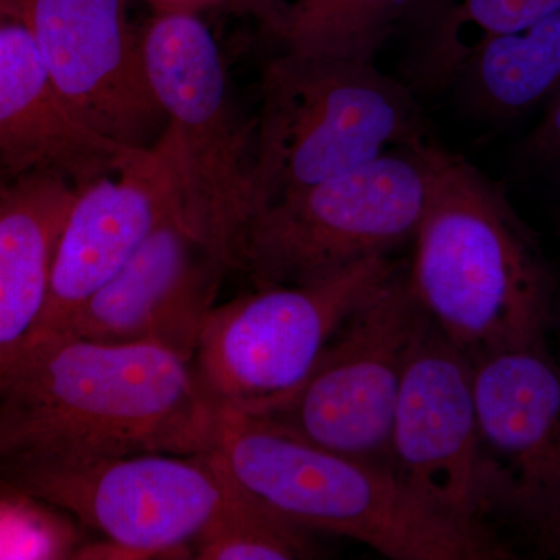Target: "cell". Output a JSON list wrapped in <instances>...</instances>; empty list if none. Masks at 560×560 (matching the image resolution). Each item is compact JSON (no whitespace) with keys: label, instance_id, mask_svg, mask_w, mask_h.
<instances>
[{"label":"cell","instance_id":"obj_1","mask_svg":"<svg viewBox=\"0 0 560 560\" xmlns=\"http://www.w3.org/2000/svg\"><path fill=\"white\" fill-rule=\"evenodd\" d=\"M215 407L158 346L22 342L0 359V478L40 467L208 453Z\"/></svg>","mask_w":560,"mask_h":560},{"label":"cell","instance_id":"obj_2","mask_svg":"<svg viewBox=\"0 0 560 560\" xmlns=\"http://www.w3.org/2000/svg\"><path fill=\"white\" fill-rule=\"evenodd\" d=\"M415 241L412 296L470 360L547 345L558 270L503 187L434 143Z\"/></svg>","mask_w":560,"mask_h":560},{"label":"cell","instance_id":"obj_3","mask_svg":"<svg viewBox=\"0 0 560 560\" xmlns=\"http://www.w3.org/2000/svg\"><path fill=\"white\" fill-rule=\"evenodd\" d=\"M209 453L250 495L311 533L350 537L394 560L512 558L488 529L427 510L388 467L327 451L257 416L215 408Z\"/></svg>","mask_w":560,"mask_h":560},{"label":"cell","instance_id":"obj_4","mask_svg":"<svg viewBox=\"0 0 560 560\" xmlns=\"http://www.w3.org/2000/svg\"><path fill=\"white\" fill-rule=\"evenodd\" d=\"M422 139L411 91L374 61L283 50L261 72L254 217L285 195Z\"/></svg>","mask_w":560,"mask_h":560},{"label":"cell","instance_id":"obj_5","mask_svg":"<svg viewBox=\"0 0 560 560\" xmlns=\"http://www.w3.org/2000/svg\"><path fill=\"white\" fill-rule=\"evenodd\" d=\"M151 88L165 117L162 145L178 186L180 215L224 272L237 271L254 219V128L232 101L212 32L197 11H168L140 35Z\"/></svg>","mask_w":560,"mask_h":560},{"label":"cell","instance_id":"obj_6","mask_svg":"<svg viewBox=\"0 0 560 560\" xmlns=\"http://www.w3.org/2000/svg\"><path fill=\"white\" fill-rule=\"evenodd\" d=\"M427 140L285 195L256 213L238 257L254 289L308 285L415 237L431 180Z\"/></svg>","mask_w":560,"mask_h":560},{"label":"cell","instance_id":"obj_7","mask_svg":"<svg viewBox=\"0 0 560 560\" xmlns=\"http://www.w3.org/2000/svg\"><path fill=\"white\" fill-rule=\"evenodd\" d=\"M399 270L388 254L308 285L254 289L217 305L191 368L215 408L260 416L293 396L346 319Z\"/></svg>","mask_w":560,"mask_h":560},{"label":"cell","instance_id":"obj_8","mask_svg":"<svg viewBox=\"0 0 560 560\" xmlns=\"http://www.w3.org/2000/svg\"><path fill=\"white\" fill-rule=\"evenodd\" d=\"M425 320L407 271L399 268L346 319L296 393L257 418L327 451L390 469L401 381Z\"/></svg>","mask_w":560,"mask_h":560},{"label":"cell","instance_id":"obj_9","mask_svg":"<svg viewBox=\"0 0 560 560\" xmlns=\"http://www.w3.org/2000/svg\"><path fill=\"white\" fill-rule=\"evenodd\" d=\"M226 471L212 453H142L18 471L0 492L31 495L97 530L125 560L191 558Z\"/></svg>","mask_w":560,"mask_h":560},{"label":"cell","instance_id":"obj_10","mask_svg":"<svg viewBox=\"0 0 560 560\" xmlns=\"http://www.w3.org/2000/svg\"><path fill=\"white\" fill-rule=\"evenodd\" d=\"M482 515L539 528L560 512V366L548 345L471 360Z\"/></svg>","mask_w":560,"mask_h":560},{"label":"cell","instance_id":"obj_11","mask_svg":"<svg viewBox=\"0 0 560 560\" xmlns=\"http://www.w3.org/2000/svg\"><path fill=\"white\" fill-rule=\"evenodd\" d=\"M70 113L103 138L150 150L167 130L125 0H10Z\"/></svg>","mask_w":560,"mask_h":560},{"label":"cell","instance_id":"obj_12","mask_svg":"<svg viewBox=\"0 0 560 560\" xmlns=\"http://www.w3.org/2000/svg\"><path fill=\"white\" fill-rule=\"evenodd\" d=\"M477 444L471 360L427 316L401 381L390 470L433 514L463 528L486 529Z\"/></svg>","mask_w":560,"mask_h":560},{"label":"cell","instance_id":"obj_13","mask_svg":"<svg viewBox=\"0 0 560 560\" xmlns=\"http://www.w3.org/2000/svg\"><path fill=\"white\" fill-rule=\"evenodd\" d=\"M224 275L173 212L55 338L158 346L191 363Z\"/></svg>","mask_w":560,"mask_h":560},{"label":"cell","instance_id":"obj_14","mask_svg":"<svg viewBox=\"0 0 560 560\" xmlns=\"http://www.w3.org/2000/svg\"><path fill=\"white\" fill-rule=\"evenodd\" d=\"M173 212L180 213L178 186L161 140L153 149L139 150L120 171L80 187L55 250L46 304L22 342L60 335Z\"/></svg>","mask_w":560,"mask_h":560},{"label":"cell","instance_id":"obj_15","mask_svg":"<svg viewBox=\"0 0 560 560\" xmlns=\"http://www.w3.org/2000/svg\"><path fill=\"white\" fill-rule=\"evenodd\" d=\"M139 150L103 138L62 102L27 25L0 11V173H49L77 189L120 171Z\"/></svg>","mask_w":560,"mask_h":560},{"label":"cell","instance_id":"obj_16","mask_svg":"<svg viewBox=\"0 0 560 560\" xmlns=\"http://www.w3.org/2000/svg\"><path fill=\"white\" fill-rule=\"evenodd\" d=\"M77 191L60 176L36 173L11 180L0 197V359L38 323Z\"/></svg>","mask_w":560,"mask_h":560},{"label":"cell","instance_id":"obj_17","mask_svg":"<svg viewBox=\"0 0 560 560\" xmlns=\"http://www.w3.org/2000/svg\"><path fill=\"white\" fill-rule=\"evenodd\" d=\"M447 83L486 120H511L547 105L560 90V10L478 40L456 62Z\"/></svg>","mask_w":560,"mask_h":560},{"label":"cell","instance_id":"obj_18","mask_svg":"<svg viewBox=\"0 0 560 560\" xmlns=\"http://www.w3.org/2000/svg\"><path fill=\"white\" fill-rule=\"evenodd\" d=\"M407 0H293L259 11L285 51L374 61Z\"/></svg>","mask_w":560,"mask_h":560},{"label":"cell","instance_id":"obj_19","mask_svg":"<svg viewBox=\"0 0 560 560\" xmlns=\"http://www.w3.org/2000/svg\"><path fill=\"white\" fill-rule=\"evenodd\" d=\"M194 555L201 560H293L318 558L319 550L311 530L270 510L226 471L223 500L195 540Z\"/></svg>","mask_w":560,"mask_h":560},{"label":"cell","instance_id":"obj_20","mask_svg":"<svg viewBox=\"0 0 560 560\" xmlns=\"http://www.w3.org/2000/svg\"><path fill=\"white\" fill-rule=\"evenodd\" d=\"M83 545L79 523L31 495L0 492V560L73 559Z\"/></svg>","mask_w":560,"mask_h":560},{"label":"cell","instance_id":"obj_21","mask_svg":"<svg viewBox=\"0 0 560 560\" xmlns=\"http://www.w3.org/2000/svg\"><path fill=\"white\" fill-rule=\"evenodd\" d=\"M517 160L530 175L560 183V90L545 105L539 124L523 139Z\"/></svg>","mask_w":560,"mask_h":560},{"label":"cell","instance_id":"obj_22","mask_svg":"<svg viewBox=\"0 0 560 560\" xmlns=\"http://www.w3.org/2000/svg\"><path fill=\"white\" fill-rule=\"evenodd\" d=\"M534 530L544 551L560 559V512Z\"/></svg>","mask_w":560,"mask_h":560},{"label":"cell","instance_id":"obj_23","mask_svg":"<svg viewBox=\"0 0 560 560\" xmlns=\"http://www.w3.org/2000/svg\"><path fill=\"white\" fill-rule=\"evenodd\" d=\"M156 7L158 13H168V11H197L201 5H206L208 0H151Z\"/></svg>","mask_w":560,"mask_h":560},{"label":"cell","instance_id":"obj_24","mask_svg":"<svg viewBox=\"0 0 560 560\" xmlns=\"http://www.w3.org/2000/svg\"><path fill=\"white\" fill-rule=\"evenodd\" d=\"M556 270H558V289H556L555 304H552L550 330H548V334L552 331V334L558 337L560 346V268L556 267ZM555 359L558 360L560 366V353L559 357H555Z\"/></svg>","mask_w":560,"mask_h":560},{"label":"cell","instance_id":"obj_25","mask_svg":"<svg viewBox=\"0 0 560 560\" xmlns=\"http://www.w3.org/2000/svg\"><path fill=\"white\" fill-rule=\"evenodd\" d=\"M10 183L11 180L7 179L5 176H3L2 173H0V197H2L3 191H5Z\"/></svg>","mask_w":560,"mask_h":560},{"label":"cell","instance_id":"obj_26","mask_svg":"<svg viewBox=\"0 0 560 560\" xmlns=\"http://www.w3.org/2000/svg\"><path fill=\"white\" fill-rule=\"evenodd\" d=\"M556 223H558V231H559V235H560V208L558 210V215H556ZM560 268V267H558Z\"/></svg>","mask_w":560,"mask_h":560},{"label":"cell","instance_id":"obj_27","mask_svg":"<svg viewBox=\"0 0 560 560\" xmlns=\"http://www.w3.org/2000/svg\"><path fill=\"white\" fill-rule=\"evenodd\" d=\"M9 5V0H0V10L5 9Z\"/></svg>","mask_w":560,"mask_h":560},{"label":"cell","instance_id":"obj_28","mask_svg":"<svg viewBox=\"0 0 560 560\" xmlns=\"http://www.w3.org/2000/svg\"><path fill=\"white\" fill-rule=\"evenodd\" d=\"M256 2H257V3H259V2H260V0H256Z\"/></svg>","mask_w":560,"mask_h":560}]
</instances>
